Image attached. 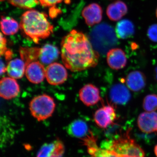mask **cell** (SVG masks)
I'll list each match as a JSON object with an SVG mask.
<instances>
[{
    "label": "cell",
    "instance_id": "22",
    "mask_svg": "<svg viewBox=\"0 0 157 157\" xmlns=\"http://www.w3.org/2000/svg\"><path fill=\"white\" fill-rule=\"evenodd\" d=\"M115 33L118 39H128L135 34V26L129 20H122L119 21L116 26Z\"/></svg>",
    "mask_w": 157,
    "mask_h": 157
},
{
    "label": "cell",
    "instance_id": "17",
    "mask_svg": "<svg viewBox=\"0 0 157 157\" xmlns=\"http://www.w3.org/2000/svg\"><path fill=\"white\" fill-rule=\"evenodd\" d=\"M125 82L129 89L134 92L139 91L146 86V76L141 71H132L127 76Z\"/></svg>",
    "mask_w": 157,
    "mask_h": 157
},
{
    "label": "cell",
    "instance_id": "10",
    "mask_svg": "<svg viewBox=\"0 0 157 157\" xmlns=\"http://www.w3.org/2000/svg\"><path fill=\"white\" fill-rule=\"evenodd\" d=\"M45 70L44 65L39 61L32 62L26 66V76L32 83L39 84L45 78Z\"/></svg>",
    "mask_w": 157,
    "mask_h": 157
},
{
    "label": "cell",
    "instance_id": "14",
    "mask_svg": "<svg viewBox=\"0 0 157 157\" xmlns=\"http://www.w3.org/2000/svg\"><path fill=\"white\" fill-rule=\"evenodd\" d=\"M83 140L85 145L87 147L88 152L91 157H120L112 151L98 147L94 135Z\"/></svg>",
    "mask_w": 157,
    "mask_h": 157
},
{
    "label": "cell",
    "instance_id": "1",
    "mask_svg": "<svg viewBox=\"0 0 157 157\" xmlns=\"http://www.w3.org/2000/svg\"><path fill=\"white\" fill-rule=\"evenodd\" d=\"M61 55L64 65L72 72L94 67L99 61V53L94 49L89 39L75 30L63 38Z\"/></svg>",
    "mask_w": 157,
    "mask_h": 157
},
{
    "label": "cell",
    "instance_id": "13",
    "mask_svg": "<svg viewBox=\"0 0 157 157\" xmlns=\"http://www.w3.org/2000/svg\"><path fill=\"white\" fill-rule=\"evenodd\" d=\"M107 60L111 69L120 70L125 67L127 58L125 52L121 48H111L107 52Z\"/></svg>",
    "mask_w": 157,
    "mask_h": 157
},
{
    "label": "cell",
    "instance_id": "21",
    "mask_svg": "<svg viewBox=\"0 0 157 157\" xmlns=\"http://www.w3.org/2000/svg\"><path fill=\"white\" fill-rule=\"evenodd\" d=\"M25 63L19 59L11 60L6 67V71L11 78L18 79L22 78L25 72Z\"/></svg>",
    "mask_w": 157,
    "mask_h": 157
},
{
    "label": "cell",
    "instance_id": "20",
    "mask_svg": "<svg viewBox=\"0 0 157 157\" xmlns=\"http://www.w3.org/2000/svg\"><path fill=\"white\" fill-rule=\"evenodd\" d=\"M60 52L54 45L47 44L40 48L39 61L43 65L52 63L58 58Z\"/></svg>",
    "mask_w": 157,
    "mask_h": 157
},
{
    "label": "cell",
    "instance_id": "15",
    "mask_svg": "<svg viewBox=\"0 0 157 157\" xmlns=\"http://www.w3.org/2000/svg\"><path fill=\"white\" fill-rule=\"evenodd\" d=\"M103 10L101 6L97 3L90 4L84 8L82 12L87 25L93 26L99 23L102 19Z\"/></svg>",
    "mask_w": 157,
    "mask_h": 157
},
{
    "label": "cell",
    "instance_id": "32",
    "mask_svg": "<svg viewBox=\"0 0 157 157\" xmlns=\"http://www.w3.org/2000/svg\"><path fill=\"white\" fill-rule=\"evenodd\" d=\"M155 71L156 78V79L157 80V67L156 68L155 70Z\"/></svg>",
    "mask_w": 157,
    "mask_h": 157
},
{
    "label": "cell",
    "instance_id": "27",
    "mask_svg": "<svg viewBox=\"0 0 157 157\" xmlns=\"http://www.w3.org/2000/svg\"><path fill=\"white\" fill-rule=\"evenodd\" d=\"M147 36L152 42L157 43V24L152 25L149 27Z\"/></svg>",
    "mask_w": 157,
    "mask_h": 157
},
{
    "label": "cell",
    "instance_id": "6",
    "mask_svg": "<svg viewBox=\"0 0 157 157\" xmlns=\"http://www.w3.org/2000/svg\"><path fill=\"white\" fill-rule=\"evenodd\" d=\"M45 77L49 84L59 85L63 83L67 79V71L61 64L52 63L46 68Z\"/></svg>",
    "mask_w": 157,
    "mask_h": 157
},
{
    "label": "cell",
    "instance_id": "26",
    "mask_svg": "<svg viewBox=\"0 0 157 157\" xmlns=\"http://www.w3.org/2000/svg\"><path fill=\"white\" fill-rule=\"evenodd\" d=\"M11 5L21 9H30L39 4V0H9Z\"/></svg>",
    "mask_w": 157,
    "mask_h": 157
},
{
    "label": "cell",
    "instance_id": "9",
    "mask_svg": "<svg viewBox=\"0 0 157 157\" xmlns=\"http://www.w3.org/2000/svg\"><path fill=\"white\" fill-rule=\"evenodd\" d=\"M79 97L82 102L88 107L94 106L102 100L99 89L92 84L86 85L82 88Z\"/></svg>",
    "mask_w": 157,
    "mask_h": 157
},
{
    "label": "cell",
    "instance_id": "11",
    "mask_svg": "<svg viewBox=\"0 0 157 157\" xmlns=\"http://www.w3.org/2000/svg\"><path fill=\"white\" fill-rule=\"evenodd\" d=\"M20 92L17 81L11 77H3L0 82V95L3 99L10 100L15 98Z\"/></svg>",
    "mask_w": 157,
    "mask_h": 157
},
{
    "label": "cell",
    "instance_id": "24",
    "mask_svg": "<svg viewBox=\"0 0 157 157\" xmlns=\"http://www.w3.org/2000/svg\"><path fill=\"white\" fill-rule=\"evenodd\" d=\"M1 25L3 33L7 36L16 33L20 27L17 21L12 17H2Z\"/></svg>",
    "mask_w": 157,
    "mask_h": 157
},
{
    "label": "cell",
    "instance_id": "31",
    "mask_svg": "<svg viewBox=\"0 0 157 157\" xmlns=\"http://www.w3.org/2000/svg\"><path fill=\"white\" fill-rule=\"evenodd\" d=\"M155 153L157 157V144L155 147Z\"/></svg>",
    "mask_w": 157,
    "mask_h": 157
},
{
    "label": "cell",
    "instance_id": "34",
    "mask_svg": "<svg viewBox=\"0 0 157 157\" xmlns=\"http://www.w3.org/2000/svg\"><path fill=\"white\" fill-rule=\"evenodd\" d=\"M1 1H2H2H5V0H1Z\"/></svg>",
    "mask_w": 157,
    "mask_h": 157
},
{
    "label": "cell",
    "instance_id": "3",
    "mask_svg": "<svg viewBox=\"0 0 157 157\" xmlns=\"http://www.w3.org/2000/svg\"><path fill=\"white\" fill-rule=\"evenodd\" d=\"M116 34L109 25L102 23L95 27L90 34V41L98 53L108 52L117 44Z\"/></svg>",
    "mask_w": 157,
    "mask_h": 157
},
{
    "label": "cell",
    "instance_id": "18",
    "mask_svg": "<svg viewBox=\"0 0 157 157\" xmlns=\"http://www.w3.org/2000/svg\"><path fill=\"white\" fill-rule=\"evenodd\" d=\"M65 151L63 144L56 140L42 146L38 157H62Z\"/></svg>",
    "mask_w": 157,
    "mask_h": 157
},
{
    "label": "cell",
    "instance_id": "28",
    "mask_svg": "<svg viewBox=\"0 0 157 157\" xmlns=\"http://www.w3.org/2000/svg\"><path fill=\"white\" fill-rule=\"evenodd\" d=\"M0 53L1 56L4 55L9 50L7 47V40L3 36L2 33H1V45H0Z\"/></svg>",
    "mask_w": 157,
    "mask_h": 157
},
{
    "label": "cell",
    "instance_id": "30",
    "mask_svg": "<svg viewBox=\"0 0 157 157\" xmlns=\"http://www.w3.org/2000/svg\"><path fill=\"white\" fill-rule=\"evenodd\" d=\"M1 74L2 75L3 73H4L6 71V67L5 66L4 63H3L2 60H1Z\"/></svg>",
    "mask_w": 157,
    "mask_h": 157
},
{
    "label": "cell",
    "instance_id": "7",
    "mask_svg": "<svg viewBox=\"0 0 157 157\" xmlns=\"http://www.w3.org/2000/svg\"><path fill=\"white\" fill-rule=\"evenodd\" d=\"M116 118L115 110L110 105L103 106L95 113L94 120L97 125L106 128L113 124Z\"/></svg>",
    "mask_w": 157,
    "mask_h": 157
},
{
    "label": "cell",
    "instance_id": "33",
    "mask_svg": "<svg viewBox=\"0 0 157 157\" xmlns=\"http://www.w3.org/2000/svg\"><path fill=\"white\" fill-rule=\"evenodd\" d=\"M156 15L157 17V8L156 9Z\"/></svg>",
    "mask_w": 157,
    "mask_h": 157
},
{
    "label": "cell",
    "instance_id": "29",
    "mask_svg": "<svg viewBox=\"0 0 157 157\" xmlns=\"http://www.w3.org/2000/svg\"><path fill=\"white\" fill-rule=\"evenodd\" d=\"M39 3L43 7H52L60 3L63 0H39Z\"/></svg>",
    "mask_w": 157,
    "mask_h": 157
},
{
    "label": "cell",
    "instance_id": "8",
    "mask_svg": "<svg viewBox=\"0 0 157 157\" xmlns=\"http://www.w3.org/2000/svg\"><path fill=\"white\" fill-rule=\"evenodd\" d=\"M137 125L144 133H157V112L153 111L140 113L137 119Z\"/></svg>",
    "mask_w": 157,
    "mask_h": 157
},
{
    "label": "cell",
    "instance_id": "2",
    "mask_svg": "<svg viewBox=\"0 0 157 157\" xmlns=\"http://www.w3.org/2000/svg\"><path fill=\"white\" fill-rule=\"evenodd\" d=\"M20 28L25 34L35 43L45 39L53 32V26L42 12L31 10L26 11L21 17Z\"/></svg>",
    "mask_w": 157,
    "mask_h": 157
},
{
    "label": "cell",
    "instance_id": "5",
    "mask_svg": "<svg viewBox=\"0 0 157 157\" xmlns=\"http://www.w3.org/2000/svg\"><path fill=\"white\" fill-rule=\"evenodd\" d=\"M55 107L53 98L46 94L35 97L29 104L31 114L39 121L45 120L51 117Z\"/></svg>",
    "mask_w": 157,
    "mask_h": 157
},
{
    "label": "cell",
    "instance_id": "16",
    "mask_svg": "<svg viewBox=\"0 0 157 157\" xmlns=\"http://www.w3.org/2000/svg\"><path fill=\"white\" fill-rule=\"evenodd\" d=\"M67 132L71 137L84 139L92 134L89 129L87 124L82 120L73 121L68 125Z\"/></svg>",
    "mask_w": 157,
    "mask_h": 157
},
{
    "label": "cell",
    "instance_id": "12",
    "mask_svg": "<svg viewBox=\"0 0 157 157\" xmlns=\"http://www.w3.org/2000/svg\"><path fill=\"white\" fill-rule=\"evenodd\" d=\"M109 96L111 101L117 105H125L131 98L128 89L122 83L113 85L109 90Z\"/></svg>",
    "mask_w": 157,
    "mask_h": 157
},
{
    "label": "cell",
    "instance_id": "19",
    "mask_svg": "<svg viewBox=\"0 0 157 157\" xmlns=\"http://www.w3.org/2000/svg\"><path fill=\"white\" fill-rule=\"evenodd\" d=\"M128 11V7L125 3L118 0L108 6L107 9V14L110 20L117 21L126 15Z\"/></svg>",
    "mask_w": 157,
    "mask_h": 157
},
{
    "label": "cell",
    "instance_id": "4",
    "mask_svg": "<svg viewBox=\"0 0 157 157\" xmlns=\"http://www.w3.org/2000/svg\"><path fill=\"white\" fill-rule=\"evenodd\" d=\"M128 134V132L116 140L104 141L101 148L112 151L120 157H144L143 150Z\"/></svg>",
    "mask_w": 157,
    "mask_h": 157
},
{
    "label": "cell",
    "instance_id": "25",
    "mask_svg": "<svg viewBox=\"0 0 157 157\" xmlns=\"http://www.w3.org/2000/svg\"><path fill=\"white\" fill-rule=\"evenodd\" d=\"M143 107L146 112H153L157 109V95L149 94L144 99Z\"/></svg>",
    "mask_w": 157,
    "mask_h": 157
},
{
    "label": "cell",
    "instance_id": "23",
    "mask_svg": "<svg viewBox=\"0 0 157 157\" xmlns=\"http://www.w3.org/2000/svg\"><path fill=\"white\" fill-rule=\"evenodd\" d=\"M40 48L38 47H21L19 53L21 59L25 63L26 66L32 62L39 60Z\"/></svg>",
    "mask_w": 157,
    "mask_h": 157
}]
</instances>
